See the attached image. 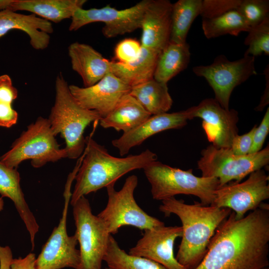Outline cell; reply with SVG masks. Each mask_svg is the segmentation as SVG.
<instances>
[{
    "label": "cell",
    "instance_id": "cell-1",
    "mask_svg": "<svg viewBox=\"0 0 269 269\" xmlns=\"http://www.w3.org/2000/svg\"><path fill=\"white\" fill-rule=\"evenodd\" d=\"M269 206L241 219L232 211L216 229L195 269H262L269 266Z\"/></svg>",
    "mask_w": 269,
    "mask_h": 269
},
{
    "label": "cell",
    "instance_id": "cell-2",
    "mask_svg": "<svg viewBox=\"0 0 269 269\" xmlns=\"http://www.w3.org/2000/svg\"><path fill=\"white\" fill-rule=\"evenodd\" d=\"M159 210L166 217L176 215L181 222L182 240L175 258L186 269L199 265L216 229L232 212L200 203L186 204L174 197L162 200Z\"/></svg>",
    "mask_w": 269,
    "mask_h": 269
},
{
    "label": "cell",
    "instance_id": "cell-3",
    "mask_svg": "<svg viewBox=\"0 0 269 269\" xmlns=\"http://www.w3.org/2000/svg\"><path fill=\"white\" fill-rule=\"evenodd\" d=\"M86 146L75 178L70 204L73 205L81 197L95 192L112 184L127 173L143 169L157 160L156 154L148 149L139 154L117 157L111 155L91 135L85 137Z\"/></svg>",
    "mask_w": 269,
    "mask_h": 269
},
{
    "label": "cell",
    "instance_id": "cell-4",
    "mask_svg": "<svg viewBox=\"0 0 269 269\" xmlns=\"http://www.w3.org/2000/svg\"><path fill=\"white\" fill-rule=\"evenodd\" d=\"M101 117L96 111L81 106L71 93L67 82L60 73L55 80V99L48 118L56 136L64 139L67 158L76 159L84 152L86 146L84 132L92 122Z\"/></svg>",
    "mask_w": 269,
    "mask_h": 269
},
{
    "label": "cell",
    "instance_id": "cell-5",
    "mask_svg": "<svg viewBox=\"0 0 269 269\" xmlns=\"http://www.w3.org/2000/svg\"><path fill=\"white\" fill-rule=\"evenodd\" d=\"M151 186L153 199L163 200L179 194L197 197L203 205H211L215 191L220 186L218 179L214 177L195 176L192 169L187 170L171 167L157 160L143 169Z\"/></svg>",
    "mask_w": 269,
    "mask_h": 269
},
{
    "label": "cell",
    "instance_id": "cell-6",
    "mask_svg": "<svg viewBox=\"0 0 269 269\" xmlns=\"http://www.w3.org/2000/svg\"><path fill=\"white\" fill-rule=\"evenodd\" d=\"M64 158H67L66 151L60 147L48 119L39 117L13 141L10 149L0 157V161L17 168L22 161L30 159L33 167L39 168Z\"/></svg>",
    "mask_w": 269,
    "mask_h": 269
},
{
    "label": "cell",
    "instance_id": "cell-7",
    "mask_svg": "<svg viewBox=\"0 0 269 269\" xmlns=\"http://www.w3.org/2000/svg\"><path fill=\"white\" fill-rule=\"evenodd\" d=\"M201 155L197 166L201 176L216 178L222 186L233 181L239 182L267 166L269 146L256 153L240 155L234 154L230 148H217L211 144L202 150Z\"/></svg>",
    "mask_w": 269,
    "mask_h": 269
},
{
    "label": "cell",
    "instance_id": "cell-8",
    "mask_svg": "<svg viewBox=\"0 0 269 269\" xmlns=\"http://www.w3.org/2000/svg\"><path fill=\"white\" fill-rule=\"evenodd\" d=\"M137 184V177L132 175L127 178L119 191L115 189V184L106 187L107 204L97 216L104 223L111 235L116 234L124 226L145 230L164 225L163 222L147 214L137 204L134 192Z\"/></svg>",
    "mask_w": 269,
    "mask_h": 269
},
{
    "label": "cell",
    "instance_id": "cell-9",
    "mask_svg": "<svg viewBox=\"0 0 269 269\" xmlns=\"http://www.w3.org/2000/svg\"><path fill=\"white\" fill-rule=\"evenodd\" d=\"M72 206L75 234L80 245L78 269H101L111 234L103 221L92 213L85 196Z\"/></svg>",
    "mask_w": 269,
    "mask_h": 269
},
{
    "label": "cell",
    "instance_id": "cell-10",
    "mask_svg": "<svg viewBox=\"0 0 269 269\" xmlns=\"http://www.w3.org/2000/svg\"><path fill=\"white\" fill-rule=\"evenodd\" d=\"M192 70L196 76L206 80L214 91V99L225 109H229L230 99L234 88L257 74L255 57L247 55L230 61L220 54L211 64L196 66Z\"/></svg>",
    "mask_w": 269,
    "mask_h": 269
},
{
    "label": "cell",
    "instance_id": "cell-11",
    "mask_svg": "<svg viewBox=\"0 0 269 269\" xmlns=\"http://www.w3.org/2000/svg\"><path fill=\"white\" fill-rule=\"evenodd\" d=\"M74 178L75 175L71 174L68 178L64 192L62 217L36 260V269L79 268L80 255L79 250L76 249L77 237L75 234L69 236L67 231L68 209L72 195L70 189Z\"/></svg>",
    "mask_w": 269,
    "mask_h": 269
},
{
    "label": "cell",
    "instance_id": "cell-12",
    "mask_svg": "<svg viewBox=\"0 0 269 269\" xmlns=\"http://www.w3.org/2000/svg\"><path fill=\"white\" fill-rule=\"evenodd\" d=\"M269 175L264 169L256 170L242 182H234L219 187L211 205L230 209L236 219H241L269 198Z\"/></svg>",
    "mask_w": 269,
    "mask_h": 269
},
{
    "label": "cell",
    "instance_id": "cell-13",
    "mask_svg": "<svg viewBox=\"0 0 269 269\" xmlns=\"http://www.w3.org/2000/svg\"><path fill=\"white\" fill-rule=\"evenodd\" d=\"M149 0H142L132 7L117 9L109 5L96 8L78 9L71 17L69 30L75 31L89 23H104L102 33L107 38L132 32L141 28L144 10Z\"/></svg>",
    "mask_w": 269,
    "mask_h": 269
},
{
    "label": "cell",
    "instance_id": "cell-14",
    "mask_svg": "<svg viewBox=\"0 0 269 269\" xmlns=\"http://www.w3.org/2000/svg\"><path fill=\"white\" fill-rule=\"evenodd\" d=\"M185 111L189 120L199 118L202 120V128L212 145L230 148L233 138L238 134L236 110L224 109L214 98H206Z\"/></svg>",
    "mask_w": 269,
    "mask_h": 269
},
{
    "label": "cell",
    "instance_id": "cell-15",
    "mask_svg": "<svg viewBox=\"0 0 269 269\" xmlns=\"http://www.w3.org/2000/svg\"><path fill=\"white\" fill-rule=\"evenodd\" d=\"M182 235L181 226L163 225L145 230L129 254L154 261L167 269H186L177 261L173 252L175 240Z\"/></svg>",
    "mask_w": 269,
    "mask_h": 269
},
{
    "label": "cell",
    "instance_id": "cell-16",
    "mask_svg": "<svg viewBox=\"0 0 269 269\" xmlns=\"http://www.w3.org/2000/svg\"><path fill=\"white\" fill-rule=\"evenodd\" d=\"M69 88L81 106L96 111L102 119L113 110L125 95L130 93L132 88L109 72L92 86L80 87L71 85Z\"/></svg>",
    "mask_w": 269,
    "mask_h": 269
},
{
    "label": "cell",
    "instance_id": "cell-17",
    "mask_svg": "<svg viewBox=\"0 0 269 269\" xmlns=\"http://www.w3.org/2000/svg\"><path fill=\"white\" fill-rule=\"evenodd\" d=\"M172 6L168 0H149L140 28L142 47L159 54L169 42Z\"/></svg>",
    "mask_w": 269,
    "mask_h": 269
},
{
    "label": "cell",
    "instance_id": "cell-18",
    "mask_svg": "<svg viewBox=\"0 0 269 269\" xmlns=\"http://www.w3.org/2000/svg\"><path fill=\"white\" fill-rule=\"evenodd\" d=\"M188 120L185 110L151 115L136 128L113 140L112 143L123 156L128 154L131 148L139 145L154 134L170 129L183 128Z\"/></svg>",
    "mask_w": 269,
    "mask_h": 269
},
{
    "label": "cell",
    "instance_id": "cell-19",
    "mask_svg": "<svg viewBox=\"0 0 269 269\" xmlns=\"http://www.w3.org/2000/svg\"><path fill=\"white\" fill-rule=\"evenodd\" d=\"M17 29L28 35L32 47L42 50L48 47L54 31L52 23L34 14H24L10 10L0 11V38L8 31Z\"/></svg>",
    "mask_w": 269,
    "mask_h": 269
},
{
    "label": "cell",
    "instance_id": "cell-20",
    "mask_svg": "<svg viewBox=\"0 0 269 269\" xmlns=\"http://www.w3.org/2000/svg\"><path fill=\"white\" fill-rule=\"evenodd\" d=\"M72 69L81 77L84 87L92 86L111 72V61L91 46L79 42L68 47Z\"/></svg>",
    "mask_w": 269,
    "mask_h": 269
},
{
    "label": "cell",
    "instance_id": "cell-21",
    "mask_svg": "<svg viewBox=\"0 0 269 269\" xmlns=\"http://www.w3.org/2000/svg\"><path fill=\"white\" fill-rule=\"evenodd\" d=\"M86 0H3L4 10L27 11L50 22L71 18Z\"/></svg>",
    "mask_w": 269,
    "mask_h": 269
},
{
    "label": "cell",
    "instance_id": "cell-22",
    "mask_svg": "<svg viewBox=\"0 0 269 269\" xmlns=\"http://www.w3.org/2000/svg\"><path fill=\"white\" fill-rule=\"evenodd\" d=\"M20 177L17 168L9 167L0 161V194L11 199L29 233L32 250L39 225L30 210L20 185Z\"/></svg>",
    "mask_w": 269,
    "mask_h": 269
},
{
    "label": "cell",
    "instance_id": "cell-23",
    "mask_svg": "<svg viewBox=\"0 0 269 269\" xmlns=\"http://www.w3.org/2000/svg\"><path fill=\"white\" fill-rule=\"evenodd\" d=\"M150 116L129 93L125 95L113 110L99 122L103 128H112L126 133L136 128Z\"/></svg>",
    "mask_w": 269,
    "mask_h": 269
},
{
    "label": "cell",
    "instance_id": "cell-24",
    "mask_svg": "<svg viewBox=\"0 0 269 269\" xmlns=\"http://www.w3.org/2000/svg\"><path fill=\"white\" fill-rule=\"evenodd\" d=\"M158 55L142 47L139 55L131 62L111 61V72L131 88L134 87L153 78Z\"/></svg>",
    "mask_w": 269,
    "mask_h": 269
},
{
    "label": "cell",
    "instance_id": "cell-25",
    "mask_svg": "<svg viewBox=\"0 0 269 269\" xmlns=\"http://www.w3.org/2000/svg\"><path fill=\"white\" fill-rule=\"evenodd\" d=\"M189 47L187 42L178 44L169 42L158 55L153 79L167 84L170 80L184 70L190 60Z\"/></svg>",
    "mask_w": 269,
    "mask_h": 269
},
{
    "label": "cell",
    "instance_id": "cell-26",
    "mask_svg": "<svg viewBox=\"0 0 269 269\" xmlns=\"http://www.w3.org/2000/svg\"><path fill=\"white\" fill-rule=\"evenodd\" d=\"M130 94L151 115L167 113L173 103L167 84L153 78L132 87Z\"/></svg>",
    "mask_w": 269,
    "mask_h": 269
},
{
    "label": "cell",
    "instance_id": "cell-27",
    "mask_svg": "<svg viewBox=\"0 0 269 269\" xmlns=\"http://www.w3.org/2000/svg\"><path fill=\"white\" fill-rule=\"evenodd\" d=\"M202 0H179L172 3L169 42L183 44L190 28L200 14Z\"/></svg>",
    "mask_w": 269,
    "mask_h": 269
},
{
    "label": "cell",
    "instance_id": "cell-28",
    "mask_svg": "<svg viewBox=\"0 0 269 269\" xmlns=\"http://www.w3.org/2000/svg\"><path fill=\"white\" fill-rule=\"evenodd\" d=\"M202 28L208 39L229 34L238 36L242 32H248L250 27L237 9L210 19H202Z\"/></svg>",
    "mask_w": 269,
    "mask_h": 269
},
{
    "label": "cell",
    "instance_id": "cell-29",
    "mask_svg": "<svg viewBox=\"0 0 269 269\" xmlns=\"http://www.w3.org/2000/svg\"><path fill=\"white\" fill-rule=\"evenodd\" d=\"M103 260L114 269H167L152 260L127 253L112 235Z\"/></svg>",
    "mask_w": 269,
    "mask_h": 269
},
{
    "label": "cell",
    "instance_id": "cell-30",
    "mask_svg": "<svg viewBox=\"0 0 269 269\" xmlns=\"http://www.w3.org/2000/svg\"><path fill=\"white\" fill-rule=\"evenodd\" d=\"M18 96V90L13 86L7 74L0 76V127L9 128L17 122L18 113L12 103Z\"/></svg>",
    "mask_w": 269,
    "mask_h": 269
},
{
    "label": "cell",
    "instance_id": "cell-31",
    "mask_svg": "<svg viewBox=\"0 0 269 269\" xmlns=\"http://www.w3.org/2000/svg\"><path fill=\"white\" fill-rule=\"evenodd\" d=\"M244 44L248 46L244 55L255 57L269 55V17L248 31Z\"/></svg>",
    "mask_w": 269,
    "mask_h": 269
},
{
    "label": "cell",
    "instance_id": "cell-32",
    "mask_svg": "<svg viewBox=\"0 0 269 269\" xmlns=\"http://www.w3.org/2000/svg\"><path fill=\"white\" fill-rule=\"evenodd\" d=\"M237 10L252 27L269 17V0H241Z\"/></svg>",
    "mask_w": 269,
    "mask_h": 269
},
{
    "label": "cell",
    "instance_id": "cell-33",
    "mask_svg": "<svg viewBox=\"0 0 269 269\" xmlns=\"http://www.w3.org/2000/svg\"><path fill=\"white\" fill-rule=\"evenodd\" d=\"M241 0H202L200 15L204 19L220 16L237 9Z\"/></svg>",
    "mask_w": 269,
    "mask_h": 269
},
{
    "label": "cell",
    "instance_id": "cell-34",
    "mask_svg": "<svg viewBox=\"0 0 269 269\" xmlns=\"http://www.w3.org/2000/svg\"><path fill=\"white\" fill-rule=\"evenodd\" d=\"M140 42L133 38H126L116 46L114 54L117 62L127 63L138 57L141 50Z\"/></svg>",
    "mask_w": 269,
    "mask_h": 269
},
{
    "label": "cell",
    "instance_id": "cell-35",
    "mask_svg": "<svg viewBox=\"0 0 269 269\" xmlns=\"http://www.w3.org/2000/svg\"><path fill=\"white\" fill-rule=\"evenodd\" d=\"M269 132V108L258 127H256L253 137V143L250 153L259 152L262 150L265 140Z\"/></svg>",
    "mask_w": 269,
    "mask_h": 269
},
{
    "label": "cell",
    "instance_id": "cell-36",
    "mask_svg": "<svg viewBox=\"0 0 269 269\" xmlns=\"http://www.w3.org/2000/svg\"><path fill=\"white\" fill-rule=\"evenodd\" d=\"M257 126L247 133L242 135L237 134L233 138L230 149L235 154L244 155L250 153L253 143V137Z\"/></svg>",
    "mask_w": 269,
    "mask_h": 269
},
{
    "label": "cell",
    "instance_id": "cell-37",
    "mask_svg": "<svg viewBox=\"0 0 269 269\" xmlns=\"http://www.w3.org/2000/svg\"><path fill=\"white\" fill-rule=\"evenodd\" d=\"M36 257L34 253H29L24 258L13 259L10 269H36Z\"/></svg>",
    "mask_w": 269,
    "mask_h": 269
},
{
    "label": "cell",
    "instance_id": "cell-38",
    "mask_svg": "<svg viewBox=\"0 0 269 269\" xmlns=\"http://www.w3.org/2000/svg\"><path fill=\"white\" fill-rule=\"evenodd\" d=\"M12 259L10 248L7 246H0V269H10Z\"/></svg>",
    "mask_w": 269,
    "mask_h": 269
},
{
    "label": "cell",
    "instance_id": "cell-39",
    "mask_svg": "<svg viewBox=\"0 0 269 269\" xmlns=\"http://www.w3.org/2000/svg\"><path fill=\"white\" fill-rule=\"evenodd\" d=\"M266 80V88L259 105L255 109L256 111H261L267 106L269 102V66L268 64L264 71Z\"/></svg>",
    "mask_w": 269,
    "mask_h": 269
},
{
    "label": "cell",
    "instance_id": "cell-40",
    "mask_svg": "<svg viewBox=\"0 0 269 269\" xmlns=\"http://www.w3.org/2000/svg\"><path fill=\"white\" fill-rule=\"evenodd\" d=\"M4 202L2 197L0 198V211H1L3 209Z\"/></svg>",
    "mask_w": 269,
    "mask_h": 269
},
{
    "label": "cell",
    "instance_id": "cell-41",
    "mask_svg": "<svg viewBox=\"0 0 269 269\" xmlns=\"http://www.w3.org/2000/svg\"><path fill=\"white\" fill-rule=\"evenodd\" d=\"M262 269H269V267H265Z\"/></svg>",
    "mask_w": 269,
    "mask_h": 269
},
{
    "label": "cell",
    "instance_id": "cell-42",
    "mask_svg": "<svg viewBox=\"0 0 269 269\" xmlns=\"http://www.w3.org/2000/svg\"><path fill=\"white\" fill-rule=\"evenodd\" d=\"M105 269H114L112 268L108 267V268H106Z\"/></svg>",
    "mask_w": 269,
    "mask_h": 269
},
{
    "label": "cell",
    "instance_id": "cell-43",
    "mask_svg": "<svg viewBox=\"0 0 269 269\" xmlns=\"http://www.w3.org/2000/svg\"><path fill=\"white\" fill-rule=\"evenodd\" d=\"M0 8H1V1H0Z\"/></svg>",
    "mask_w": 269,
    "mask_h": 269
}]
</instances>
